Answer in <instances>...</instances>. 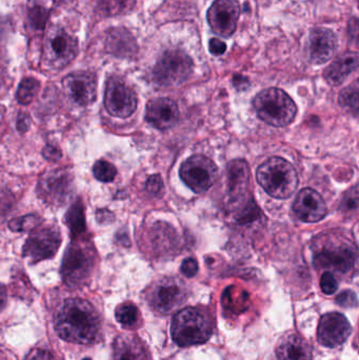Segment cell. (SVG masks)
Instances as JSON below:
<instances>
[{"mask_svg":"<svg viewBox=\"0 0 359 360\" xmlns=\"http://www.w3.org/2000/svg\"><path fill=\"white\" fill-rule=\"evenodd\" d=\"M54 327L59 338L72 344L96 342L100 332V319L90 302L79 298L65 300L55 315Z\"/></svg>","mask_w":359,"mask_h":360,"instance_id":"1","label":"cell"},{"mask_svg":"<svg viewBox=\"0 0 359 360\" xmlns=\"http://www.w3.org/2000/svg\"><path fill=\"white\" fill-rule=\"evenodd\" d=\"M214 330V321L207 311L185 308L173 317L171 333L179 347H191L208 342Z\"/></svg>","mask_w":359,"mask_h":360,"instance_id":"2","label":"cell"},{"mask_svg":"<svg viewBox=\"0 0 359 360\" xmlns=\"http://www.w3.org/2000/svg\"><path fill=\"white\" fill-rule=\"evenodd\" d=\"M257 181L276 199H287L299 186L294 167L282 158H272L257 169Z\"/></svg>","mask_w":359,"mask_h":360,"instance_id":"3","label":"cell"},{"mask_svg":"<svg viewBox=\"0 0 359 360\" xmlns=\"http://www.w3.org/2000/svg\"><path fill=\"white\" fill-rule=\"evenodd\" d=\"M257 115L270 126H288L297 113L296 105L290 96L280 89L270 88L261 91L254 99Z\"/></svg>","mask_w":359,"mask_h":360,"instance_id":"4","label":"cell"},{"mask_svg":"<svg viewBox=\"0 0 359 360\" xmlns=\"http://www.w3.org/2000/svg\"><path fill=\"white\" fill-rule=\"evenodd\" d=\"M193 61L183 51H166L156 63L153 78L159 86H175L185 82L192 73Z\"/></svg>","mask_w":359,"mask_h":360,"instance_id":"5","label":"cell"},{"mask_svg":"<svg viewBox=\"0 0 359 360\" xmlns=\"http://www.w3.org/2000/svg\"><path fill=\"white\" fill-rule=\"evenodd\" d=\"M94 266L92 248L73 243L67 247L63 257L61 275L70 287H79L90 277Z\"/></svg>","mask_w":359,"mask_h":360,"instance_id":"6","label":"cell"},{"mask_svg":"<svg viewBox=\"0 0 359 360\" xmlns=\"http://www.w3.org/2000/svg\"><path fill=\"white\" fill-rule=\"evenodd\" d=\"M187 297V289L181 281L164 278L153 285L148 300L156 312L168 315L181 308Z\"/></svg>","mask_w":359,"mask_h":360,"instance_id":"7","label":"cell"},{"mask_svg":"<svg viewBox=\"0 0 359 360\" xmlns=\"http://www.w3.org/2000/svg\"><path fill=\"white\" fill-rule=\"evenodd\" d=\"M44 53L48 65L55 69H63L77 55V39L61 27H54L46 36Z\"/></svg>","mask_w":359,"mask_h":360,"instance_id":"8","label":"cell"},{"mask_svg":"<svg viewBox=\"0 0 359 360\" xmlns=\"http://www.w3.org/2000/svg\"><path fill=\"white\" fill-rule=\"evenodd\" d=\"M179 175L194 192H206L216 180L217 167L206 156L194 155L181 165Z\"/></svg>","mask_w":359,"mask_h":360,"instance_id":"9","label":"cell"},{"mask_svg":"<svg viewBox=\"0 0 359 360\" xmlns=\"http://www.w3.org/2000/svg\"><path fill=\"white\" fill-rule=\"evenodd\" d=\"M105 105L112 116L128 118L137 108V97L134 90L118 76L107 80L105 94Z\"/></svg>","mask_w":359,"mask_h":360,"instance_id":"10","label":"cell"},{"mask_svg":"<svg viewBox=\"0 0 359 360\" xmlns=\"http://www.w3.org/2000/svg\"><path fill=\"white\" fill-rule=\"evenodd\" d=\"M61 245V235L54 226L34 229L23 247V256L32 262L54 257Z\"/></svg>","mask_w":359,"mask_h":360,"instance_id":"11","label":"cell"},{"mask_svg":"<svg viewBox=\"0 0 359 360\" xmlns=\"http://www.w3.org/2000/svg\"><path fill=\"white\" fill-rule=\"evenodd\" d=\"M240 15L237 0H216L209 8L207 18L211 30L221 37L233 35Z\"/></svg>","mask_w":359,"mask_h":360,"instance_id":"12","label":"cell"},{"mask_svg":"<svg viewBox=\"0 0 359 360\" xmlns=\"http://www.w3.org/2000/svg\"><path fill=\"white\" fill-rule=\"evenodd\" d=\"M73 179L69 171L55 170L46 173L38 184V194L50 205H63L73 190Z\"/></svg>","mask_w":359,"mask_h":360,"instance_id":"13","label":"cell"},{"mask_svg":"<svg viewBox=\"0 0 359 360\" xmlns=\"http://www.w3.org/2000/svg\"><path fill=\"white\" fill-rule=\"evenodd\" d=\"M349 321L341 313L332 312L324 315L318 329V340L327 348H337L343 345L351 333Z\"/></svg>","mask_w":359,"mask_h":360,"instance_id":"14","label":"cell"},{"mask_svg":"<svg viewBox=\"0 0 359 360\" xmlns=\"http://www.w3.org/2000/svg\"><path fill=\"white\" fill-rule=\"evenodd\" d=\"M356 260V249L352 245L325 248L314 257V264L318 269H332L341 273H348Z\"/></svg>","mask_w":359,"mask_h":360,"instance_id":"15","label":"cell"},{"mask_svg":"<svg viewBox=\"0 0 359 360\" xmlns=\"http://www.w3.org/2000/svg\"><path fill=\"white\" fill-rule=\"evenodd\" d=\"M63 88L79 105H89L96 101L97 82L89 72H74L63 79Z\"/></svg>","mask_w":359,"mask_h":360,"instance_id":"16","label":"cell"},{"mask_svg":"<svg viewBox=\"0 0 359 360\" xmlns=\"http://www.w3.org/2000/svg\"><path fill=\"white\" fill-rule=\"evenodd\" d=\"M293 211L299 219L310 224L320 221L328 213L322 195L309 188H303L299 193L293 205Z\"/></svg>","mask_w":359,"mask_h":360,"instance_id":"17","label":"cell"},{"mask_svg":"<svg viewBox=\"0 0 359 360\" xmlns=\"http://www.w3.org/2000/svg\"><path fill=\"white\" fill-rule=\"evenodd\" d=\"M339 46L337 35L326 27H315L309 36V58L314 65H322L332 58Z\"/></svg>","mask_w":359,"mask_h":360,"instance_id":"18","label":"cell"},{"mask_svg":"<svg viewBox=\"0 0 359 360\" xmlns=\"http://www.w3.org/2000/svg\"><path fill=\"white\" fill-rule=\"evenodd\" d=\"M145 120L158 130H168L178 122V107L169 98L154 99L148 103Z\"/></svg>","mask_w":359,"mask_h":360,"instance_id":"19","label":"cell"},{"mask_svg":"<svg viewBox=\"0 0 359 360\" xmlns=\"http://www.w3.org/2000/svg\"><path fill=\"white\" fill-rule=\"evenodd\" d=\"M278 360H312L310 345L295 332L286 334L276 347Z\"/></svg>","mask_w":359,"mask_h":360,"instance_id":"20","label":"cell"},{"mask_svg":"<svg viewBox=\"0 0 359 360\" xmlns=\"http://www.w3.org/2000/svg\"><path fill=\"white\" fill-rule=\"evenodd\" d=\"M113 360H151L149 351L134 335H122L113 346Z\"/></svg>","mask_w":359,"mask_h":360,"instance_id":"21","label":"cell"},{"mask_svg":"<svg viewBox=\"0 0 359 360\" xmlns=\"http://www.w3.org/2000/svg\"><path fill=\"white\" fill-rule=\"evenodd\" d=\"M105 46L111 54L117 57H131L137 52L136 40L124 27H116L109 31Z\"/></svg>","mask_w":359,"mask_h":360,"instance_id":"22","label":"cell"},{"mask_svg":"<svg viewBox=\"0 0 359 360\" xmlns=\"http://www.w3.org/2000/svg\"><path fill=\"white\" fill-rule=\"evenodd\" d=\"M358 67V55L353 52L346 53L327 68L324 73L325 78L331 86H339Z\"/></svg>","mask_w":359,"mask_h":360,"instance_id":"23","label":"cell"},{"mask_svg":"<svg viewBox=\"0 0 359 360\" xmlns=\"http://www.w3.org/2000/svg\"><path fill=\"white\" fill-rule=\"evenodd\" d=\"M228 188L232 198H240L244 194L249 186L250 170L244 160H237L228 166Z\"/></svg>","mask_w":359,"mask_h":360,"instance_id":"24","label":"cell"},{"mask_svg":"<svg viewBox=\"0 0 359 360\" xmlns=\"http://www.w3.org/2000/svg\"><path fill=\"white\" fill-rule=\"evenodd\" d=\"M65 224L69 226L73 238L86 232V219H84V207L81 200L75 201L67 210L65 217Z\"/></svg>","mask_w":359,"mask_h":360,"instance_id":"25","label":"cell"},{"mask_svg":"<svg viewBox=\"0 0 359 360\" xmlns=\"http://www.w3.org/2000/svg\"><path fill=\"white\" fill-rule=\"evenodd\" d=\"M48 14H50V8L46 4L40 2L39 0H30L27 16H29L30 23L36 31H44Z\"/></svg>","mask_w":359,"mask_h":360,"instance_id":"26","label":"cell"},{"mask_svg":"<svg viewBox=\"0 0 359 360\" xmlns=\"http://www.w3.org/2000/svg\"><path fill=\"white\" fill-rule=\"evenodd\" d=\"M40 84L35 78H25L19 84L16 98L20 105H29L39 91Z\"/></svg>","mask_w":359,"mask_h":360,"instance_id":"27","label":"cell"},{"mask_svg":"<svg viewBox=\"0 0 359 360\" xmlns=\"http://www.w3.org/2000/svg\"><path fill=\"white\" fill-rule=\"evenodd\" d=\"M115 315L118 323L126 328L135 327L139 323L138 309L131 302L120 304L116 310Z\"/></svg>","mask_w":359,"mask_h":360,"instance_id":"28","label":"cell"},{"mask_svg":"<svg viewBox=\"0 0 359 360\" xmlns=\"http://www.w3.org/2000/svg\"><path fill=\"white\" fill-rule=\"evenodd\" d=\"M132 6L133 0H100L98 10L101 14L113 16L126 12Z\"/></svg>","mask_w":359,"mask_h":360,"instance_id":"29","label":"cell"},{"mask_svg":"<svg viewBox=\"0 0 359 360\" xmlns=\"http://www.w3.org/2000/svg\"><path fill=\"white\" fill-rule=\"evenodd\" d=\"M339 103L341 107L349 110L354 115H358V82L353 86H348L339 96Z\"/></svg>","mask_w":359,"mask_h":360,"instance_id":"30","label":"cell"},{"mask_svg":"<svg viewBox=\"0 0 359 360\" xmlns=\"http://www.w3.org/2000/svg\"><path fill=\"white\" fill-rule=\"evenodd\" d=\"M40 224V218L36 215L23 216V217L14 218L8 222V228L13 232H25L33 231Z\"/></svg>","mask_w":359,"mask_h":360,"instance_id":"31","label":"cell"},{"mask_svg":"<svg viewBox=\"0 0 359 360\" xmlns=\"http://www.w3.org/2000/svg\"><path fill=\"white\" fill-rule=\"evenodd\" d=\"M93 174L95 179L103 182H111L115 179L117 170L113 165L105 160H98L93 167Z\"/></svg>","mask_w":359,"mask_h":360,"instance_id":"32","label":"cell"},{"mask_svg":"<svg viewBox=\"0 0 359 360\" xmlns=\"http://www.w3.org/2000/svg\"><path fill=\"white\" fill-rule=\"evenodd\" d=\"M320 288L326 295H332L339 289V283L334 275L331 272H326L322 274L320 279Z\"/></svg>","mask_w":359,"mask_h":360,"instance_id":"33","label":"cell"},{"mask_svg":"<svg viewBox=\"0 0 359 360\" xmlns=\"http://www.w3.org/2000/svg\"><path fill=\"white\" fill-rule=\"evenodd\" d=\"M337 302L339 306L345 308H353L358 304V296L353 291L346 290L337 296Z\"/></svg>","mask_w":359,"mask_h":360,"instance_id":"34","label":"cell"},{"mask_svg":"<svg viewBox=\"0 0 359 360\" xmlns=\"http://www.w3.org/2000/svg\"><path fill=\"white\" fill-rule=\"evenodd\" d=\"M148 192L152 195H158L162 192L164 188V182H162V177L159 175H152L148 179L147 184H145Z\"/></svg>","mask_w":359,"mask_h":360,"instance_id":"35","label":"cell"},{"mask_svg":"<svg viewBox=\"0 0 359 360\" xmlns=\"http://www.w3.org/2000/svg\"><path fill=\"white\" fill-rule=\"evenodd\" d=\"M181 271L185 277H189V278L195 276L198 272L197 262L193 258H187L181 264Z\"/></svg>","mask_w":359,"mask_h":360,"instance_id":"36","label":"cell"},{"mask_svg":"<svg viewBox=\"0 0 359 360\" xmlns=\"http://www.w3.org/2000/svg\"><path fill=\"white\" fill-rule=\"evenodd\" d=\"M209 50L215 56H221L227 50V46L221 40L217 39V38H212L210 42H209Z\"/></svg>","mask_w":359,"mask_h":360,"instance_id":"37","label":"cell"},{"mask_svg":"<svg viewBox=\"0 0 359 360\" xmlns=\"http://www.w3.org/2000/svg\"><path fill=\"white\" fill-rule=\"evenodd\" d=\"M25 360H51V354L48 351L35 349L29 353V355L25 357Z\"/></svg>","mask_w":359,"mask_h":360,"instance_id":"38","label":"cell"},{"mask_svg":"<svg viewBox=\"0 0 359 360\" xmlns=\"http://www.w3.org/2000/svg\"><path fill=\"white\" fill-rule=\"evenodd\" d=\"M42 154H44V156L46 160H53V162L61 158V152L59 151L57 148L52 147V146H46V147L42 150Z\"/></svg>","mask_w":359,"mask_h":360,"instance_id":"39","label":"cell"},{"mask_svg":"<svg viewBox=\"0 0 359 360\" xmlns=\"http://www.w3.org/2000/svg\"><path fill=\"white\" fill-rule=\"evenodd\" d=\"M30 124H31V120H30L29 116L25 115V114H20V115L18 116L17 129H18L19 132L25 133V131H27Z\"/></svg>","mask_w":359,"mask_h":360,"instance_id":"40","label":"cell"},{"mask_svg":"<svg viewBox=\"0 0 359 360\" xmlns=\"http://www.w3.org/2000/svg\"><path fill=\"white\" fill-rule=\"evenodd\" d=\"M6 304V289L4 285H0V311L4 308Z\"/></svg>","mask_w":359,"mask_h":360,"instance_id":"41","label":"cell"},{"mask_svg":"<svg viewBox=\"0 0 359 360\" xmlns=\"http://www.w3.org/2000/svg\"><path fill=\"white\" fill-rule=\"evenodd\" d=\"M54 1L58 2V4H67V2L73 1V0H54Z\"/></svg>","mask_w":359,"mask_h":360,"instance_id":"42","label":"cell"},{"mask_svg":"<svg viewBox=\"0 0 359 360\" xmlns=\"http://www.w3.org/2000/svg\"><path fill=\"white\" fill-rule=\"evenodd\" d=\"M82 360H91L90 359H82Z\"/></svg>","mask_w":359,"mask_h":360,"instance_id":"43","label":"cell"}]
</instances>
